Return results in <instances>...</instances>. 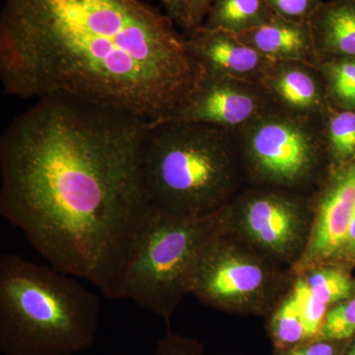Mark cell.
I'll use <instances>...</instances> for the list:
<instances>
[{
  "instance_id": "obj_1",
  "label": "cell",
  "mask_w": 355,
  "mask_h": 355,
  "mask_svg": "<svg viewBox=\"0 0 355 355\" xmlns=\"http://www.w3.org/2000/svg\"><path fill=\"white\" fill-rule=\"evenodd\" d=\"M149 121L64 97L37 100L0 139V214L60 272L116 300L153 209L140 170Z\"/></svg>"
},
{
  "instance_id": "obj_2",
  "label": "cell",
  "mask_w": 355,
  "mask_h": 355,
  "mask_svg": "<svg viewBox=\"0 0 355 355\" xmlns=\"http://www.w3.org/2000/svg\"><path fill=\"white\" fill-rule=\"evenodd\" d=\"M178 28L144 0H4V92L70 98L149 123L167 120L202 72Z\"/></svg>"
},
{
  "instance_id": "obj_3",
  "label": "cell",
  "mask_w": 355,
  "mask_h": 355,
  "mask_svg": "<svg viewBox=\"0 0 355 355\" xmlns=\"http://www.w3.org/2000/svg\"><path fill=\"white\" fill-rule=\"evenodd\" d=\"M140 170L154 209L200 218L216 214L248 186L234 133L205 123H149Z\"/></svg>"
},
{
  "instance_id": "obj_4",
  "label": "cell",
  "mask_w": 355,
  "mask_h": 355,
  "mask_svg": "<svg viewBox=\"0 0 355 355\" xmlns=\"http://www.w3.org/2000/svg\"><path fill=\"white\" fill-rule=\"evenodd\" d=\"M97 296L72 275L16 254L0 257V352L72 355L99 329Z\"/></svg>"
},
{
  "instance_id": "obj_5",
  "label": "cell",
  "mask_w": 355,
  "mask_h": 355,
  "mask_svg": "<svg viewBox=\"0 0 355 355\" xmlns=\"http://www.w3.org/2000/svg\"><path fill=\"white\" fill-rule=\"evenodd\" d=\"M223 209L200 218H184L153 207L128 254L116 300L128 299L169 323L190 295L202 252L224 231Z\"/></svg>"
},
{
  "instance_id": "obj_6",
  "label": "cell",
  "mask_w": 355,
  "mask_h": 355,
  "mask_svg": "<svg viewBox=\"0 0 355 355\" xmlns=\"http://www.w3.org/2000/svg\"><path fill=\"white\" fill-rule=\"evenodd\" d=\"M324 114L295 113L273 103L233 132L248 186L316 193L331 173Z\"/></svg>"
},
{
  "instance_id": "obj_7",
  "label": "cell",
  "mask_w": 355,
  "mask_h": 355,
  "mask_svg": "<svg viewBox=\"0 0 355 355\" xmlns=\"http://www.w3.org/2000/svg\"><path fill=\"white\" fill-rule=\"evenodd\" d=\"M292 282L291 270L223 231L200 257L190 295L220 312L266 317L289 291Z\"/></svg>"
},
{
  "instance_id": "obj_8",
  "label": "cell",
  "mask_w": 355,
  "mask_h": 355,
  "mask_svg": "<svg viewBox=\"0 0 355 355\" xmlns=\"http://www.w3.org/2000/svg\"><path fill=\"white\" fill-rule=\"evenodd\" d=\"M223 216L224 232L291 272L309 244L314 193L247 186Z\"/></svg>"
},
{
  "instance_id": "obj_9",
  "label": "cell",
  "mask_w": 355,
  "mask_h": 355,
  "mask_svg": "<svg viewBox=\"0 0 355 355\" xmlns=\"http://www.w3.org/2000/svg\"><path fill=\"white\" fill-rule=\"evenodd\" d=\"M272 104V98L260 83L202 70L197 85L181 108L162 121L210 123L235 132Z\"/></svg>"
},
{
  "instance_id": "obj_10",
  "label": "cell",
  "mask_w": 355,
  "mask_h": 355,
  "mask_svg": "<svg viewBox=\"0 0 355 355\" xmlns=\"http://www.w3.org/2000/svg\"><path fill=\"white\" fill-rule=\"evenodd\" d=\"M315 217L309 244L291 273L335 263L355 214V161L331 173L314 193Z\"/></svg>"
},
{
  "instance_id": "obj_11",
  "label": "cell",
  "mask_w": 355,
  "mask_h": 355,
  "mask_svg": "<svg viewBox=\"0 0 355 355\" xmlns=\"http://www.w3.org/2000/svg\"><path fill=\"white\" fill-rule=\"evenodd\" d=\"M186 37L191 55L209 73L260 83L273 62L232 33L207 30L202 26Z\"/></svg>"
},
{
  "instance_id": "obj_12",
  "label": "cell",
  "mask_w": 355,
  "mask_h": 355,
  "mask_svg": "<svg viewBox=\"0 0 355 355\" xmlns=\"http://www.w3.org/2000/svg\"><path fill=\"white\" fill-rule=\"evenodd\" d=\"M260 84L273 103L295 113L323 114L330 105L323 76L315 64L273 62Z\"/></svg>"
},
{
  "instance_id": "obj_13",
  "label": "cell",
  "mask_w": 355,
  "mask_h": 355,
  "mask_svg": "<svg viewBox=\"0 0 355 355\" xmlns=\"http://www.w3.org/2000/svg\"><path fill=\"white\" fill-rule=\"evenodd\" d=\"M250 48L270 62H319L309 22H293L275 16L268 24L237 35Z\"/></svg>"
},
{
  "instance_id": "obj_14",
  "label": "cell",
  "mask_w": 355,
  "mask_h": 355,
  "mask_svg": "<svg viewBox=\"0 0 355 355\" xmlns=\"http://www.w3.org/2000/svg\"><path fill=\"white\" fill-rule=\"evenodd\" d=\"M309 24L319 62L355 58V0L324 1Z\"/></svg>"
},
{
  "instance_id": "obj_15",
  "label": "cell",
  "mask_w": 355,
  "mask_h": 355,
  "mask_svg": "<svg viewBox=\"0 0 355 355\" xmlns=\"http://www.w3.org/2000/svg\"><path fill=\"white\" fill-rule=\"evenodd\" d=\"M292 275L293 286L327 311L349 298L355 289L345 268L336 263H322Z\"/></svg>"
},
{
  "instance_id": "obj_16",
  "label": "cell",
  "mask_w": 355,
  "mask_h": 355,
  "mask_svg": "<svg viewBox=\"0 0 355 355\" xmlns=\"http://www.w3.org/2000/svg\"><path fill=\"white\" fill-rule=\"evenodd\" d=\"M275 18L266 0H212L202 27L239 35Z\"/></svg>"
},
{
  "instance_id": "obj_17",
  "label": "cell",
  "mask_w": 355,
  "mask_h": 355,
  "mask_svg": "<svg viewBox=\"0 0 355 355\" xmlns=\"http://www.w3.org/2000/svg\"><path fill=\"white\" fill-rule=\"evenodd\" d=\"M266 318V333L273 352H284L309 342L302 311L291 287Z\"/></svg>"
},
{
  "instance_id": "obj_18",
  "label": "cell",
  "mask_w": 355,
  "mask_h": 355,
  "mask_svg": "<svg viewBox=\"0 0 355 355\" xmlns=\"http://www.w3.org/2000/svg\"><path fill=\"white\" fill-rule=\"evenodd\" d=\"M324 132L331 172L355 161V110L330 103L324 114Z\"/></svg>"
},
{
  "instance_id": "obj_19",
  "label": "cell",
  "mask_w": 355,
  "mask_h": 355,
  "mask_svg": "<svg viewBox=\"0 0 355 355\" xmlns=\"http://www.w3.org/2000/svg\"><path fill=\"white\" fill-rule=\"evenodd\" d=\"M316 67L323 76L331 104L355 110V58L321 60Z\"/></svg>"
},
{
  "instance_id": "obj_20",
  "label": "cell",
  "mask_w": 355,
  "mask_h": 355,
  "mask_svg": "<svg viewBox=\"0 0 355 355\" xmlns=\"http://www.w3.org/2000/svg\"><path fill=\"white\" fill-rule=\"evenodd\" d=\"M355 336V289L349 298L327 313L319 338L349 340Z\"/></svg>"
},
{
  "instance_id": "obj_21",
  "label": "cell",
  "mask_w": 355,
  "mask_h": 355,
  "mask_svg": "<svg viewBox=\"0 0 355 355\" xmlns=\"http://www.w3.org/2000/svg\"><path fill=\"white\" fill-rule=\"evenodd\" d=\"M275 14L293 22H310L323 4V0H266Z\"/></svg>"
},
{
  "instance_id": "obj_22",
  "label": "cell",
  "mask_w": 355,
  "mask_h": 355,
  "mask_svg": "<svg viewBox=\"0 0 355 355\" xmlns=\"http://www.w3.org/2000/svg\"><path fill=\"white\" fill-rule=\"evenodd\" d=\"M153 355H205V347L197 338L169 333L159 340Z\"/></svg>"
},
{
  "instance_id": "obj_23",
  "label": "cell",
  "mask_w": 355,
  "mask_h": 355,
  "mask_svg": "<svg viewBox=\"0 0 355 355\" xmlns=\"http://www.w3.org/2000/svg\"><path fill=\"white\" fill-rule=\"evenodd\" d=\"M347 342L317 338L284 352H273V355H343Z\"/></svg>"
},
{
  "instance_id": "obj_24",
  "label": "cell",
  "mask_w": 355,
  "mask_h": 355,
  "mask_svg": "<svg viewBox=\"0 0 355 355\" xmlns=\"http://www.w3.org/2000/svg\"><path fill=\"white\" fill-rule=\"evenodd\" d=\"M211 3L212 0H188L186 26L183 31L184 35L191 34L202 27L207 19Z\"/></svg>"
},
{
  "instance_id": "obj_25",
  "label": "cell",
  "mask_w": 355,
  "mask_h": 355,
  "mask_svg": "<svg viewBox=\"0 0 355 355\" xmlns=\"http://www.w3.org/2000/svg\"><path fill=\"white\" fill-rule=\"evenodd\" d=\"M159 2L164 8L165 13L183 32L186 26L188 0H159Z\"/></svg>"
},
{
  "instance_id": "obj_26",
  "label": "cell",
  "mask_w": 355,
  "mask_h": 355,
  "mask_svg": "<svg viewBox=\"0 0 355 355\" xmlns=\"http://www.w3.org/2000/svg\"><path fill=\"white\" fill-rule=\"evenodd\" d=\"M343 263H355V214L350 223L342 250L335 261L336 265L342 266Z\"/></svg>"
},
{
  "instance_id": "obj_27",
  "label": "cell",
  "mask_w": 355,
  "mask_h": 355,
  "mask_svg": "<svg viewBox=\"0 0 355 355\" xmlns=\"http://www.w3.org/2000/svg\"><path fill=\"white\" fill-rule=\"evenodd\" d=\"M350 340L352 343L347 345L343 355H355V336Z\"/></svg>"
}]
</instances>
